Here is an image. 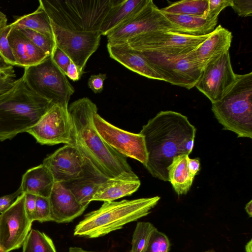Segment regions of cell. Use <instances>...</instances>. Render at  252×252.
<instances>
[{"instance_id": "21", "label": "cell", "mask_w": 252, "mask_h": 252, "mask_svg": "<svg viewBox=\"0 0 252 252\" xmlns=\"http://www.w3.org/2000/svg\"><path fill=\"white\" fill-rule=\"evenodd\" d=\"M8 40L16 65L25 67L36 65L49 56L28 37L11 27Z\"/></svg>"}, {"instance_id": "6", "label": "cell", "mask_w": 252, "mask_h": 252, "mask_svg": "<svg viewBox=\"0 0 252 252\" xmlns=\"http://www.w3.org/2000/svg\"><path fill=\"white\" fill-rule=\"evenodd\" d=\"M194 48L164 52L138 51L162 76L164 81L189 90L195 86L203 70L193 57L192 51Z\"/></svg>"}, {"instance_id": "30", "label": "cell", "mask_w": 252, "mask_h": 252, "mask_svg": "<svg viewBox=\"0 0 252 252\" xmlns=\"http://www.w3.org/2000/svg\"><path fill=\"white\" fill-rule=\"evenodd\" d=\"M12 27L15 28L28 37L48 56H52L56 47L53 36L28 29L17 27Z\"/></svg>"}, {"instance_id": "11", "label": "cell", "mask_w": 252, "mask_h": 252, "mask_svg": "<svg viewBox=\"0 0 252 252\" xmlns=\"http://www.w3.org/2000/svg\"><path fill=\"white\" fill-rule=\"evenodd\" d=\"M162 31L175 32V29L150 0L139 13L111 31L106 36L108 43H119L147 32Z\"/></svg>"}, {"instance_id": "17", "label": "cell", "mask_w": 252, "mask_h": 252, "mask_svg": "<svg viewBox=\"0 0 252 252\" xmlns=\"http://www.w3.org/2000/svg\"><path fill=\"white\" fill-rule=\"evenodd\" d=\"M52 221L68 222L80 216L87 207L80 204L60 183H55L49 197Z\"/></svg>"}, {"instance_id": "20", "label": "cell", "mask_w": 252, "mask_h": 252, "mask_svg": "<svg viewBox=\"0 0 252 252\" xmlns=\"http://www.w3.org/2000/svg\"><path fill=\"white\" fill-rule=\"evenodd\" d=\"M232 37V33L220 25L192 51L193 57L204 69L211 61L229 51Z\"/></svg>"}, {"instance_id": "13", "label": "cell", "mask_w": 252, "mask_h": 252, "mask_svg": "<svg viewBox=\"0 0 252 252\" xmlns=\"http://www.w3.org/2000/svg\"><path fill=\"white\" fill-rule=\"evenodd\" d=\"M210 33L195 36L172 31H156L129 38L125 41L129 47L139 51L164 52L194 48L202 43Z\"/></svg>"}, {"instance_id": "47", "label": "cell", "mask_w": 252, "mask_h": 252, "mask_svg": "<svg viewBox=\"0 0 252 252\" xmlns=\"http://www.w3.org/2000/svg\"><path fill=\"white\" fill-rule=\"evenodd\" d=\"M252 240H251L247 244H246L245 246V250L246 252H252Z\"/></svg>"}, {"instance_id": "12", "label": "cell", "mask_w": 252, "mask_h": 252, "mask_svg": "<svg viewBox=\"0 0 252 252\" xmlns=\"http://www.w3.org/2000/svg\"><path fill=\"white\" fill-rule=\"evenodd\" d=\"M94 123L98 133L112 149L126 158L137 160L144 166L146 164L148 153L143 135L121 129L107 122L97 113L94 115Z\"/></svg>"}, {"instance_id": "32", "label": "cell", "mask_w": 252, "mask_h": 252, "mask_svg": "<svg viewBox=\"0 0 252 252\" xmlns=\"http://www.w3.org/2000/svg\"><path fill=\"white\" fill-rule=\"evenodd\" d=\"M16 80L13 66L6 63L0 56V95L9 91Z\"/></svg>"}, {"instance_id": "5", "label": "cell", "mask_w": 252, "mask_h": 252, "mask_svg": "<svg viewBox=\"0 0 252 252\" xmlns=\"http://www.w3.org/2000/svg\"><path fill=\"white\" fill-rule=\"evenodd\" d=\"M252 72L236 74L222 98L212 103V111L223 129L238 137L252 138Z\"/></svg>"}, {"instance_id": "10", "label": "cell", "mask_w": 252, "mask_h": 252, "mask_svg": "<svg viewBox=\"0 0 252 252\" xmlns=\"http://www.w3.org/2000/svg\"><path fill=\"white\" fill-rule=\"evenodd\" d=\"M50 23L56 46L69 58L82 75L88 60L99 45L100 32L70 31Z\"/></svg>"}, {"instance_id": "37", "label": "cell", "mask_w": 252, "mask_h": 252, "mask_svg": "<svg viewBox=\"0 0 252 252\" xmlns=\"http://www.w3.org/2000/svg\"><path fill=\"white\" fill-rule=\"evenodd\" d=\"M231 7L239 16L252 15V0H232Z\"/></svg>"}, {"instance_id": "8", "label": "cell", "mask_w": 252, "mask_h": 252, "mask_svg": "<svg viewBox=\"0 0 252 252\" xmlns=\"http://www.w3.org/2000/svg\"><path fill=\"white\" fill-rule=\"evenodd\" d=\"M11 89L0 95V141L26 132L41 117L29 99Z\"/></svg>"}, {"instance_id": "29", "label": "cell", "mask_w": 252, "mask_h": 252, "mask_svg": "<svg viewBox=\"0 0 252 252\" xmlns=\"http://www.w3.org/2000/svg\"><path fill=\"white\" fill-rule=\"evenodd\" d=\"M22 252H57L52 239L43 232L31 229L22 245Z\"/></svg>"}, {"instance_id": "35", "label": "cell", "mask_w": 252, "mask_h": 252, "mask_svg": "<svg viewBox=\"0 0 252 252\" xmlns=\"http://www.w3.org/2000/svg\"><path fill=\"white\" fill-rule=\"evenodd\" d=\"M35 221L40 222L52 221L49 198L36 196Z\"/></svg>"}, {"instance_id": "43", "label": "cell", "mask_w": 252, "mask_h": 252, "mask_svg": "<svg viewBox=\"0 0 252 252\" xmlns=\"http://www.w3.org/2000/svg\"><path fill=\"white\" fill-rule=\"evenodd\" d=\"M188 167L190 173L195 176L200 169L199 160L197 158H190L189 157L188 159Z\"/></svg>"}, {"instance_id": "44", "label": "cell", "mask_w": 252, "mask_h": 252, "mask_svg": "<svg viewBox=\"0 0 252 252\" xmlns=\"http://www.w3.org/2000/svg\"><path fill=\"white\" fill-rule=\"evenodd\" d=\"M6 15L0 10V29L7 25Z\"/></svg>"}, {"instance_id": "33", "label": "cell", "mask_w": 252, "mask_h": 252, "mask_svg": "<svg viewBox=\"0 0 252 252\" xmlns=\"http://www.w3.org/2000/svg\"><path fill=\"white\" fill-rule=\"evenodd\" d=\"M169 248L166 235L156 228L151 235L145 252H168Z\"/></svg>"}, {"instance_id": "28", "label": "cell", "mask_w": 252, "mask_h": 252, "mask_svg": "<svg viewBox=\"0 0 252 252\" xmlns=\"http://www.w3.org/2000/svg\"><path fill=\"white\" fill-rule=\"evenodd\" d=\"M208 8V0H184L173 2L160 10L168 13L206 18Z\"/></svg>"}, {"instance_id": "16", "label": "cell", "mask_w": 252, "mask_h": 252, "mask_svg": "<svg viewBox=\"0 0 252 252\" xmlns=\"http://www.w3.org/2000/svg\"><path fill=\"white\" fill-rule=\"evenodd\" d=\"M86 161L76 146L66 144L47 157L42 164L52 174L55 183H62L77 177Z\"/></svg>"}, {"instance_id": "22", "label": "cell", "mask_w": 252, "mask_h": 252, "mask_svg": "<svg viewBox=\"0 0 252 252\" xmlns=\"http://www.w3.org/2000/svg\"><path fill=\"white\" fill-rule=\"evenodd\" d=\"M150 0H116L106 15L99 29L101 35L122 25L139 13Z\"/></svg>"}, {"instance_id": "46", "label": "cell", "mask_w": 252, "mask_h": 252, "mask_svg": "<svg viewBox=\"0 0 252 252\" xmlns=\"http://www.w3.org/2000/svg\"><path fill=\"white\" fill-rule=\"evenodd\" d=\"M68 252H95L88 251L84 250L81 248L74 247L69 248Z\"/></svg>"}, {"instance_id": "42", "label": "cell", "mask_w": 252, "mask_h": 252, "mask_svg": "<svg viewBox=\"0 0 252 252\" xmlns=\"http://www.w3.org/2000/svg\"><path fill=\"white\" fill-rule=\"evenodd\" d=\"M65 75L73 81H78L82 76L77 66L71 61L67 68Z\"/></svg>"}, {"instance_id": "25", "label": "cell", "mask_w": 252, "mask_h": 252, "mask_svg": "<svg viewBox=\"0 0 252 252\" xmlns=\"http://www.w3.org/2000/svg\"><path fill=\"white\" fill-rule=\"evenodd\" d=\"M140 180L106 179L99 187L92 201H113L130 195L139 189Z\"/></svg>"}, {"instance_id": "19", "label": "cell", "mask_w": 252, "mask_h": 252, "mask_svg": "<svg viewBox=\"0 0 252 252\" xmlns=\"http://www.w3.org/2000/svg\"><path fill=\"white\" fill-rule=\"evenodd\" d=\"M106 179L86 160L83 171L77 177L60 183L70 191L80 204L88 207Z\"/></svg>"}, {"instance_id": "9", "label": "cell", "mask_w": 252, "mask_h": 252, "mask_svg": "<svg viewBox=\"0 0 252 252\" xmlns=\"http://www.w3.org/2000/svg\"><path fill=\"white\" fill-rule=\"evenodd\" d=\"M68 106L53 104L26 132L41 145L72 144V125Z\"/></svg>"}, {"instance_id": "48", "label": "cell", "mask_w": 252, "mask_h": 252, "mask_svg": "<svg viewBox=\"0 0 252 252\" xmlns=\"http://www.w3.org/2000/svg\"><path fill=\"white\" fill-rule=\"evenodd\" d=\"M0 252H5L0 246Z\"/></svg>"}, {"instance_id": "39", "label": "cell", "mask_w": 252, "mask_h": 252, "mask_svg": "<svg viewBox=\"0 0 252 252\" xmlns=\"http://www.w3.org/2000/svg\"><path fill=\"white\" fill-rule=\"evenodd\" d=\"M105 73L92 75L89 78L88 85L95 94L101 93L103 89V83L106 79Z\"/></svg>"}, {"instance_id": "45", "label": "cell", "mask_w": 252, "mask_h": 252, "mask_svg": "<svg viewBox=\"0 0 252 252\" xmlns=\"http://www.w3.org/2000/svg\"><path fill=\"white\" fill-rule=\"evenodd\" d=\"M245 210L250 217L252 216V200H250L245 206Z\"/></svg>"}, {"instance_id": "4", "label": "cell", "mask_w": 252, "mask_h": 252, "mask_svg": "<svg viewBox=\"0 0 252 252\" xmlns=\"http://www.w3.org/2000/svg\"><path fill=\"white\" fill-rule=\"evenodd\" d=\"M116 0H39L50 22L74 32H99Z\"/></svg>"}, {"instance_id": "34", "label": "cell", "mask_w": 252, "mask_h": 252, "mask_svg": "<svg viewBox=\"0 0 252 252\" xmlns=\"http://www.w3.org/2000/svg\"><path fill=\"white\" fill-rule=\"evenodd\" d=\"M11 29L10 24L0 29V56L6 63L13 66L16 65L15 60L8 40Z\"/></svg>"}, {"instance_id": "24", "label": "cell", "mask_w": 252, "mask_h": 252, "mask_svg": "<svg viewBox=\"0 0 252 252\" xmlns=\"http://www.w3.org/2000/svg\"><path fill=\"white\" fill-rule=\"evenodd\" d=\"M162 12L174 27L175 32L195 36L207 35L214 30L218 23V21L200 17Z\"/></svg>"}, {"instance_id": "7", "label": "cell", "mask_w": 252, "mask_h": 252, "mask_svg": "<svg viewBox=\"0 0 252 252\" xmlns=\"http://www.w3.org/2000/svg\"><path fill=\"white\" fill-rule=\"evenodd\" d=\"M22 77L32 92L53 104L68 106L70 96L74 92L65 74L51 56L36 65L25 67Z\"/></svg>"}, {"instance_id": "31", "label": "cell", "mask_w": 252, "mask_h": 252, "mask_svg": "<svg viewBox=\"0 0 252 252\" xmlns=\"http://www.w3.org/2000/svg\"><path fill=\"white\" fill-rule=\"evenodd\" d=\"M156 229L150 222H137L132 235L130 252H145L151 235Z\"/></svg>"}, {"instance_id": "14", "label": "cell", "mask_w": 252, "mask_h": 252, "mask_svg": "<svg viewBox=\"0 0 252 252\" xmlns=\"http://www.w3.org/2000/svg\"><path fill=\"white\" fill-rule=\"evenodd\" d=\"M236 78L228 51L205 65L195 87L213 103L222 98Z\"/></svg>"}, {"instance_id": "38", "label": "cell", "mask_w": 252, "mask_h": 252, "mask_svg": "<svg viewBox=\"0 0 252 252\" xmlns=\"http://www.w3.org/2000/svg\"><path fill=\"white\" fill-rule=\"evenodd\" d=\"M51 57L56 65L65 74L71 62L69 58L57 46Z\"/></svg>"}, {"instance_id": "26", "label": "cell", "mask_w": 252, "mask_h": 252, "mask_svg": "<svg viewBox=\"0 0 252 252\" xmlns=\"http://www.w3.org/2000/svg\"><path fill=\"white\" fill-rule=\"evenodd\" d=\"M189 156L181 154L174 157L167 168L168 181L178 195L188 192L195 177L190 173L188 167Z\"/></svg>"}, {"instance_id": "1", "label": "cell", "mask_w": 252, "mask_h": 252, "mask_svg": "<svg viewBox=\"0 0 252 252\" xmlns=\"http://www.w3.org/2000/svg\"><path fill=\"white\" fill-rule=\"evenodd\" d=\"M196 129L186 116L161 111L144 125L139 133L145 138L148 161L144 166L151 175L168 181L167 168L173 158L192 151Z\"/></svg>"}, {"instance_id": "49", "label": "cell", "mask_w": 252, "mask_h": 252, "mask_svg": "<svg viewBox=\"0 0 252 252\" xmlns=\"http://www.w3.org/2000/svg\"></svg>"}, {"instance_id": "40", "label": "cell", "mask_w": 252, "mask_h": 252, "mask_svg": "<svg viewBox=\"0 0 252 252\" xmlns=\"http://www.w3.org/2000/svg\"><path fill=\"white\" fill-rule=\"evenodd\" d=\"M36 199V195L25 193V210L28 219L32 222L35 221Z\"/></svg>"}, {"instance_id": "36", "label": "cell", "mask_w": 252, "mask_h": 252, "mask_svg": "<svg viewBox=\"0 0 252 252\" xmlns=\"http://www.w3.org/2000/svg\"><path fill=\"white\" fill-rule=\"evenodd\" d=\"M232 0H208V8L206 18L218 21L220 12L226 7L231 6Z\"/></svg>"}, {"instance_id": "15", "label": "cell", "mask_w": 252, "mask_h": 252, "mask_svg": "<svg viewBox=\"0 0 252 252\" xmlns=\"http://www.w3.org/2000/svg\"><path fill=\"white\" fill-rule=\"evenodd\" d=\"M25 193L0 215V246L5 252L22 246L31 230L32 222L25 210Z\"/></svg>"}, {"instance_id": "41", "label": "cell", "mask_w": 252, "mask_h": 252, "mask_svg": "<svg viewBox=\"0 0 252 252\" xmlns=\"http://www.w3.org/2000/svg\"><path fill=\"white\" fill-rule=\"evenodd\" d=\"M22 192L19 188L14 192L3 195L0 197V213L6 210Z\"/></svg>"}, {"instance_id": "3", "label": "cell", "mask_w": 252, "mask_h": 252, "mask_svg": "<svg viewBox=\"0 0 252 252\" xmlns=\"http://www.w3.org/2000/svg\"><path fill=\"white\" fill-rule=\"evenodd\" d=\"M158 196L120 201H105L97 210L87 214L75 226L74 235L95 238L121 229L147 216L160 199Z\"/></svg>"}, {"instance_id": "18", "label": "cell", "mask_w": 252, "mask_h": 252, "mask_svg": "<svg viewBox=\"0 0 252 252\" xmlns=\"http://www.w3.org/2000/svg\"><path fill=\"white\" fill-rule=\"evenodd\" d=\"M107 48L110 57L126 68L149 79L164 81L141 52L122 43H107Z\"/></svg>"}, {"instance_id": "23", "label": "cell", "mask_w": 252, "mask_h": 252, "mask_svg": "<svg viewBox=\"0 0 252 252\" xmlns=\"http://www.w3.org/2000/svg\"><path fill=\"white\" fill-rule=\"evenodd\" d=\"M54 183L52 174L42 163L27 170L19 188L22 193L49 198Z\"/></svg>"}, {"instance_id": "27", "label": "cell", "mask_w": 252, "mask_h": 252, "mask_svg": "<svg viewBox=\"0 0 252 252\" xmlns=\"http://www.w3.org/2000/svg\"><path fill=\"white\" fill-rule=\"evenodd\" d=\"M10 24L12 27L28 29L53 36L50 19L40 5L33 12L18 17Z\"/></svg>"}, {"instance_id": "2", "label": "cell", "mask_w": 252, "mask_h": 252, "mask_svg": "<svg viewBox=\"0 0 252 252\" xmlns=\"http://www.w3.org/2000/svg\"><path fill=\"white\" fill-rule=\"evenodd\" d=\"M72 125V143L84 158L105 178L138 180L126 158L110 147L97 132L94 117L95 104L83 97L68 107Z\"/></svg>"}]
</instances>
